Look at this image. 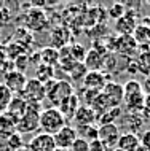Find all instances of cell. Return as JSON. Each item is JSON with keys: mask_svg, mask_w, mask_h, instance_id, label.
<instances>
[{"mask_svg": "<svg viewBox=\"0 0 150 151\" xmlns=\"http://www.w3.org/2000/svg\"><path fill=\"white\" fill-rule=\"evenodd\" d=\"M67 124V121L64 119V116L61 115V111L54 107L42 110L38 116V127L43 130V134H50L54 135L59 129H62Z\"/></svg>", "mask_w": 150, "mask_h": 151, "instance_id": "6da1fadb", "label": "cell"}, {"mask_svg": "<svg viewBox=\"0 0 150 151\" xmlns=\"http://www.w3.org/2000/svg\"><path fill=\"white\" fill-rule=\"evenodd\" d=\"M131 37L134 38L136 45L150 43V26H141V24H137Z\"/></svg>", "mask_w": 150, "mask_h": 151, "instance_id": "7402d4cb", "label": "cell"}, {"mask_svg": "<svg viewBox=\"0 0 150 151\" xmlns=\"http://www.w3.org/2000/svg\"><path fill=\"white\" fill-rule=\"evenodd\" d=\"M101 92L109 99V102L112 104V107H120V104L123 102V86L118 83L107 81V84L104 86V89Z\"/></svg>", "mask_w": 150, "mask_h": 151, "instance_id": "5bb4252c", "label": "cell"}, {"mask_svg": "<svg viewBox=\"0 0 150 151\" xmlns=\"http://www.w3.org/2000/svg\"><path fill=\"white\" fill-rule=\"evenodd\" d=\"M27 148H29V151H54L56 143L53 135L42 132L30 138V142L27 143Z\"/></svg>", "mask_w": 150, "mask_h": 151, "instance_id": "52a82bcc", "label": "cell"}, {"mask_svg": "<svg viewBox=\"0 0 150 151\" xmlns=\"http://www.w3.org/2000/svg\"><path fill=\"white\" fill-rule=\"evenodd\" d=\"M16 124H18V118L16 116H13L8 111L0 113V135L3 138L10 137L11 134L16 132Z\"/></svg>", "mask_w": 150, "mask_h": 151, "instance_id": "2e32d148", "label": "cell"}, {"mask_svg": "<svg viewBox=\"0 0 150 151\" xmlns=\"http://www.w3.org/2000/svg\"><path fill=\"white\" fill-rule=\"evenodd\" d=\"M83 88L85 89H91V91H102L104 86L107 84V75H104L101 70H93L88 72L83 78Z\"/></svg>", "mask_w": 150, "mask_h": 151, "instance_id": "9c48e42d", "label": "cell"}, {"mask_svg": "<svg viewBox=\"0 0 150 151\" xmlns=\"http://www.w3.org/2000/svg\"><path fill=\"white\" fill-rule=\"evenodd\" d=\"M16 151H29V148H27V146H22V148H19V150H16Z\"/></svg>", "mask_w": 150, "mask_h": 151, "instance_id": "d590c367", "label": "cell"}, {"mask_svg": "<svg viewBox=\"0 0 150 151\" xmlns=\"http://www.w3.org/2000/svg\"><path fill=\"white\" fill-rule=\"evenodd\" d=\"M7 111L11 113L13 116H16V118L19 119V118H21L24 113H26V102H24L19 96H14L13 99H11L10 105H8Z\"/></svg>", "mask_w": 150, "mask_h": 151, "instance_id": "44dd1931", "label": "cell"}, {"mask_svg": "<svg viewBox=\"0 0 150 151\" xmlns=\"http://www.w3.org/2000/svg\"><path fill=\"white\" fill-rule=\"evenodd\" d=\"M54 138V143H56V148H64V150H69L72 146V143L78 138L77 135V129L70 124H66L62 129H59L58 132L53 135Z\"/></svg>", "mask_w": 150, "mask_h": 151, "instance_id": "8992f818", "label": "cell"}, {"mask_svg": "<svg viewBox=\"0 0 150 151\" xmlns=\"http://www.w3.org/2000/svg\"><path fill=\"white\" fill-rule=\"evenodd\" d=\"M120 138V127L118 124H102L98 126V140L102 143L109 151L117 148V142Z\"/></svg>", "mask_w": 150, "mask_h": 151, "instance_id": "277c9868", "label": "cell"}, {"mask_svg": "<svg viewBox=\"0 0 150 151\" xmlns=\"http://www.w3.org/2000/svg\"><path fill=\"white\" fill-rule=\"evenodd\" d=\"M54 151H69V150H64V148H56Z\"/></svg>", "mask_w": 150, "mask_h": 151, "instance_id": "8d00e7d4", "label": "cell"}, {"mask_svg": "<svg viewBox=\"0 0 150 151\" xmlns=\"http://www.w3.org/2000/svg\"><path fill=\"white\" fill-rule=\"evenodd\" d=\"M26 83H27V78H26V73H22V72H18V70H11V72H8L3 75V84L10 89L11 92H16V94H19L22 91V88L26 86Z\"/></svg>", "mask_w": 150, "mask_h": 151, "instance_id": "ba28073f", "label": "cell"}, {"mask_svg": "<svg viewBox=\"0 0 150 151\" xmlns=\"http://www.w3.org/2000/svg\"><path fill=\"white\" fill-rule=\"evenodd\" d=\"M75 127H82V126H94L98 122V115L94 113V110L88 105H80V108L77 110L74 119Z\"/></svg>", "mask_w": 150, "mask_h": 151, "instance_id": "30bf717a", "label": "cell"}, {"mask_svg": "<svg viewBox=\"0 0 150 151\" xmlns=\"http://www.w3.org/2000/svg\"><path fill=\"white\" fill-rule=\"evenodd\" d=\"M40 64H46L54 67L56 64H59V50H54L53 46H46L38 52Z\"/></svg>", "mask_w": 150, "mask_h": 151, "instance_id": "ac0fdd59", "label": "cell"}, {"mask_svg": "<svg viewBox=\"0 0 150 151\" xmlns=\"http://www.w3.org/2000/svg\"><path fill=\"white\" fill-rule=\"evenodd\" d=\"M0 35H2V29H0Z\"/></svg>", "mask_w": 150, "mask_h": 151, "instance_id": "f35d334b", "label": "cell"}, {"mask_svg": "<svg viewBox=\"0 0 150 151\" xmlns=\"http://www.w3.org/2000/svg\"><path fill=\"white\" fill-rule=\"evenodd\" d=\"M139 142H141V146L145 150H150V129L144 130L142 135L139 137Z\"/></svg>", "mask_w": 150, "mask_h": 151, "instance_id": "1f68e13d", "label": "cell"}, {"mask_svg": "<svg viewBox=\"0 0 150 151\" xmlns=\"http://www.w3.org/2000/svg\"><path fill=\"white\" fill-rule=\"evenodd\" d=\"M142 91L145 96H150V75L147 76V78L144 80V84H142Z\"/></svg>", "mask_w": 150, "mask_h": 151, "instance_id": "e575fe53", "label": "cell"}, {"mask_svg": "<svg viewBox=\"0 0 150 151\" xmlns=\"http://www.w3.org/2000/svg\"><path fill=\"white\" fill-rule=\"evenodd\" d=\"M11 21H13V14H11V11L8 10L7 6L0 8V29L10 26Z\"/></svg>", "mask_w": 150, "mask_h": 151, "instance_id": "f546056e", "label": "cell"}, {"mask_svg": "<svg viewBox=\"0 0 150 151\" xmlns=\"http://www.w3.org/2000/svg\"><path fill=\"white\" fill-rule=\"evenodd\" d=\"M125 13H126V8H125L123 3H113V5L109 8V16L113 19H118L121 18Z\"/></svg>", "mask_w": 150, "mask_h": 151, "instance_id": "f1b7e54d", "label": "cell"}, {"mask_svg": "<svg viewBox=\"0 0 150 151\" xmlns=\"http://www.w3.org/2000/svg\"><path fill=\"white\" fill-rule=\"evenodd\" d=\"M136 11H128L125 13L121 18L117 19L115 22V29L120 35H133L136 26H137V19H136Z\"/></svg>", "mask_w": 150, "mask_h": 151, "instance_id": "7c38bea8", "label": "cell"}, {"mask_svg": "<svg viewBox=\"0 0 150 151\" xmlns=\"http://www.w3.org/2000/svg\"><path fill=\"white\" fill-rule=\"evenodd\" d=\"M112 151H123V150H120V148H113Z\"/></svg>", "mask_w": 150, "mask_h": 151, "instance_id": "74e56055", "label": "cell"}, {"mask_svg": "<svg viewBox=\"0 0 150 151\" xmlns=\"http://www.w3.org/2000/svg\"><path fill=\"white\" fill-rule=\"evenodd\" d=\"M67 50H69V56H70L75 62H83L85 58H86V50H85L82 45H72Z\"/></svg>", "mask_w": 150, "mask_h": 151, "instance_id": "4316f807", "label": "cell"}, {"mask_svg": "<svg viewBox=\"0 0 150 151\" xmlns=\"http://www.w3.org/2000/svg\"><path fill=\"white\" fill-rule=\"evenodd\" d=\"M105 60H107V54L104 52V50L93 48V50L86 51V58H85L83 64L88 72H93V70H101V67L105 65Z\"/></svg>", "mask_w": 150, "mask_h": 151, "instance_id": "8fae6325", "label": "cell"}, {"mask_svg": "<svg viewBox=\"0 0 150 151\" xmlns=\"http://www.w3.org/2000/svg\"><path fill=\"white\" fill-rule=\"evenodd\" d=\"M54 78V68L46 64H38L35 68V80H38L42 84H46L50 80Z\"/></svg>", "mask_w": 150, "mask_h": 151, "instance_id": "ffe728a7", "label": "cell"}, {"mask_svg": "<svg viewBox=\"0 0 150 151\" xmlns=\"http://www.w3.org/2000/svg\"><path fill=\"white\" fill-rule=\"evenodd\" d=\"M24 102H40L46 99V91H45V84H42L38 80L30 78L27 80L26 86L22 88V91L18 94Z\"/></svg>", "mask_w": 150, "mask_h": 151, "instance_id": "3957f363", "label": "cell"}, {"mask_svg": "<svg viewBox=\"0 0 150 151\" xmlns=\"http://www.w3.org/2000/svg\"><path fill=\"white\" fill-rule=\"evenodd\" d=\"M141 145L139 137L133 132H125L120 134V138L117 142V148L123 150V151H136V148Z\"/></svg>", "mask_w": 150, "mask_h": 151, "instance_id": "e0dca14e", "label": "cell"}, {"mask_svg": "<svg viewBox=\"0 0 150 151\" xmlns=\"http://www.w3.org/2000/svg\"><path fill=\"white\" fill-rule=\"evenodd\" d=\"M38 127V115H30V113H24V115L18 119L16 124V132L18 134H30L35 132Z\"/></svg>", "mask_w": 150, "mask_h": 151, "instance_id": "9a60e30c", "label": "cell"}, {"mask_svg": "<svg viewBox=\"0 0 150 151\" xmlns=\"http://www.w3.org/2000/svg\"><path fill=\"white\" fill-rule=\"evenodd\" d=\"M77 129V135L86 142L98 140V126H82V127H75Z\"/></svg>", "mask_w": 150, "mask_h": 151, "instance_id": "603a6c76", "label": "cell"}, {"mask_svg": "<svg viewBox=\"0 0 150 151\" xmlns=\"http://www.w3.org/2000/svg\"><path fill=\"white\" fill-rule=\"evenodd\" d=\"M45 91H46V99L54 105V108H58V105L62 102L64 99L70 97L74 92V86L69 81L64 80H56L53 78L45 84Z\"/></svg>", "mask_w": 150, "mask_h": 151, "instance_id": "7a4b0ae2", "label": "cell"}, {"mask_svg": "<svg viewBox=\"0 0 150 151\" xmlns=\"http://www.w3.org/2000/svg\"><path fill=\"white\" fill-rule=\"evenodd\" d=\"M5 146L8 148V151H16V150L22 148V146H24V142H22L21 134L14 132V134H11L10 137H7V138H5Z\"/></svg>", "mask_w": 150, "mask_h": 151, "instance_id": "484cf974", "label": "cell"}, {"mask_svg": "<svg viewBox=\"0 0 150 151\" xmlns=\"http://www.w3.org/2000/svg\"><path fill=\"white\" fill-rule=\"evenodd\" d=\"M145 151H150V150H145Z\"/></svg>", "mask_w": 150, "mask_h": 151, "instance_id": "ab89813d", "label": "cell"}, {"mask_svg": "<svg viewBox=\"0 0 150 151\" xmlns=\"http://www.w3.org/2000/svg\"><path fill=\"white\" fill-rule=\"evenodd\" d=\"M120 116H121V108L120 107H112V108L102 111L101 115H98V122H99V126L115 124V119H118Z\"/></svg>", "mask_w": 150, "mask_h": 151, "instance_id": "d6986e66", "label": "cell"}, {"mask_svg": "<svg viewBox=\"0 0 150 151\" xmlns=\"http://www.w3.org/2000/svg\"><path fill=\"white\" fill-rule=\"evenodd\" d=\"M69 151H90V142H86V140H83V138L78 137L74 143H72Z\"/></svg>", "mask_w": 150, "mask_h": 151, "instance_id": "4dcf8cb0", "label": "cell"}, {"mask_svg": "<svg viewBox=\"0 0 150 151\" xmlns=\"http://www.w3.org/2000/svg\"><path fill=\"white\" fill-rule=\"evenodd\" d=\"M13 62H11L10 59H8V56H7V48H5V45L3 43H0V75H5V73L8 72H11L13 70Z\"/></svg>", "mask_w": 150, "mask_h": 151, "instance_id": "cb8c5ba5", "label": "cell"}, {"mask_svg": "<svg viewBox=\"0 0 150 151\" xmlns=\"http://www.w3.org/2000/svg\"><path fill=\"white\" fill-rule=\"evenodd\" d=\"M90 151H109V150L99 140H93V142H90Z\"/></svg>", "mask_w": 150, "mask_h": 151, "instance_id": "d6a6232c", "label": "cell"}, {"mask_svg": "<svg viewBox=\"0 0 150 151\" xmlns=\"http://www.w3.org/2000/svg\"><path fill=\"white\" fill-rule=\"evenodd\" d=\"M86 73H88V70H86V67H85V64L83 62H77L74 67H72V70L69 72V75H70L72 80H75V81H83Z\"/></svg>", "mask_w": 150, "mask_h": 151, "instance_id": "83f0119b", "label": "cell"}, {"mask_svg": "<svg viewBox=\"0 0 150 151\" xmlns=\"http://www.w3.org/2000/svg\"><path fill=\"white\" fill-rule=\"evenodd\" d=\"M80 108V99L77 94H72L70 97H67V99H64L61 104L58 105V110L61 111V115L64 116V119H66L67 122L74 119L77 110Z\"/></svg>", "mask_w": 150, "mask_h": 151, "instance_id": "4fadbf2b", "label": "cell"}, {"mask_svg": "<svg viewBox=\"0 0 150 151\" xmlns=\"http://www.w3.org/2000/svg\"><path fill=\"white\" fill-rule=\"evenodd\" d=\"M13 97H14V94L3 83H0V113L7 111V108H8V105H10V102Z\"/></svg>", "mask_w": 150, "mask_h": 151, "instance_id": "d4e9b609", "label": "cell"}, {"mask_svg": "<svg viewBox=\"0 0 150 151\" xmlns=\"http://www.w3.org/2000/svg\"><path fill=\"white\" fill-rule=\"evenodd\" d=\"M48 26V18L45 14V11L40 8H32L26 13V29H29L32 32H40Z\"/></svg>", "mask_w": 150, "mask_h": 151, "instance_id": "5b68a950", "label": "cell"}, {"mask_svg": "<svg viewBox=\"0 0 150 151\" xmlns=\"http://www.w3.org/2000/svg\"><path fill=\"white\" fill-rule=\"evenodd\" d=\"M147 115L150 116V96H145V102H144V108H142V116Z\"/></svg>", "mask_w": 150, "mask_h": 151, "instance_id": "836d02e7", "label": "cell"}]
</instances>
